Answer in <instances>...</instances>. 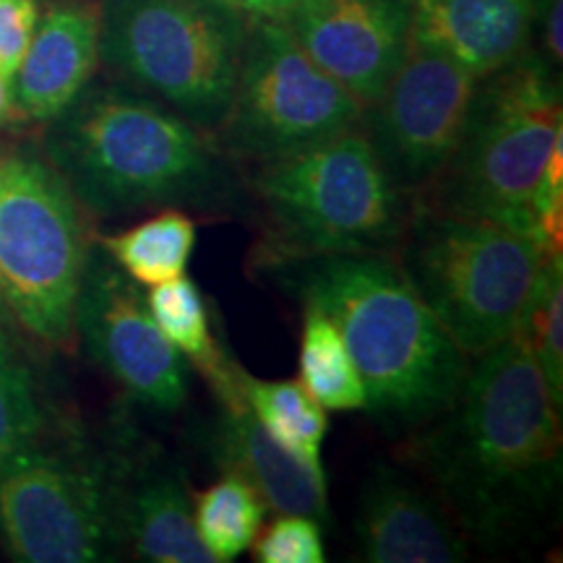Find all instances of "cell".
Here are the masks:
<instances>
[{
    "label": "cell",
    "mask_w": 563,
    "mask_h": 563,
    "mask_svg": "<svg viewBox=\"0 0 563 563\" xmlns=\"http://www.w3.org/2000/svg\"><path fill=\"white\" fill-rule=\"evenodd\" d=\"M100 58L180 118L217 133L241 70L245 24L214 0H102Z\"/></svg>",
    "instance_id": "52a82bcc"
},
{
    "label": "cell",
    "mask_w": 563,
    "mask_h": 563,
    "mask_svg": "<svg viewBox=\"0 0 563 563\" xmlns=\"http://www.w3.org/2000/svg\"><path fill=\"white\" fill-rule=\"evenodd\" d=\"M514 340L532 352L551 386L555 402L563 405V258L545 256L522 313Z\"/></svg>",
    "instance_id": "cb8c5ba5"
},
{
    "label": "cell",
    "mask_w": 563,
    "mask_h": 563,
    "mask_svg": "<svg viewBox=\"0 0 563 563\" xmlns=\"http://www.w3.org/2000/svg\"><path fill=\"white\" fill-rule=\"evenodd\" d=\"M196 245V222L183 209H159L152 220L100 238V249L139 287H154L186 274Z\"/></svg>",
    "instance_id": "ffe728a7"
},
{
    "label": "cell",
    "mask_w": 563,
    "mask_h": 563,
    "mask_svg": "<svg viewBox=\"0 0 563 563\" xmlns=\"http://www.w3.org/2000/svg\"><path fill=\"white\" fill-rule=\"evenodd\" d=\"M45 433L37 384L13 336L0 321V460L37 443Z\"/></svg>",
    "instance_id": "d4e9b609"
},
{
    "label": "cell",
    "mask_w": 563,
    "mask_h": 563,
    "mask_svg": "<svg viewBox=\"0 0 563 563\" xmlns=\"http://www.w3.org/2000/svg\"><path fill=\"white\" fill-rule=\"evenodd\" d=\"M300 384L323 410H365V386L340 329L327 313L302 306Z\"/></svg>",
    "instance_id": "7402d4cb"
},
{
    "label": "cell",
    "mask_w": 563,
    "mask_h": 563,
    "mask_svg": "<svg viewBox=\"0 0 563 563\" xmlns=\"http://www.w3.org/2000/svg\"><path fill=\"white\" fill-rule=\"evenodd\" d=\"M282 21L316 66L365 108L410 47L412 0H302Z\"/></svg>",
    "instance_id": "4fadbf2b"
},
{
    "label": "cell",
    "mask_w": 563,
    "mask_h": 563,
    "mask_svg": "<svg viewBox=\"0 0 563 563\" xmlns=\"http://www.w3.org/2000/svg\"><path fill=\"white\" fill-rule=\"evenodd\" d=\"M40 21L37 0H0V76L13 79Z\"/></svg>",
    "instance_id": "4316f807"
},
{
    "label": "cell",
    "mask_w": 563,
    "mask_h": 563,
    "mask_svg": "<svg viewBox=\"0 0 563 563\" xmlns=\"http://www.w3.org/2000/svg\"><path fill=\"white\" fill-rule=\"evenodd\" d=\"M47 125L45 157L89 214H220L241 203L238 175L211 133L150 95L125 87L84 89Z\"/></svg>",
    "instance_id": "7a4b0ae2"
},
{
    "label": "cell",
    "mask_w": 563,
    "mask_h": 563,
    "mask_svg": "<svg viewBox=\"0 0 563 563\" xmlns=\"http://www.w3.org/2000/svg\"><path fill=\"white\" fill-rule=\"evenodd\" d=\"M363 104L300 47L282 19H251L228 118L217 131L230 159L256 165L361 129Z\"/></svg>",
    "instance_id": "9c48e42d"
},
{
    "label": "cell",
    "mask_w": 563,
    "mask_h": 563,
    "mask_svg": "<svg viewBox=\"0 0 563 563\" xmlns=\"http://www.w3.org/2000/svg\"><path fill=\"white\" fill-rule=\"evenodd\" d=\"M243 19H285L302 0H214Z\"/></svg>",
    "instance_id": "83f0119b"
},
{
    "label": "cell",
    "mask_w": 563,
    "mask_h": 563,
    "mask_svg": "<svg viewBox=\"0 0 563 563\" xmlns=\"http://www.w3.org/2000/svg\"><path fill=\"white\" fill-rule=\"evenodd\" d=\"M110 475V473H108ZM118 543L150 563H214L194 525V498L180 464L157 446L129 456L110 475Z\"/></svg>",
    "instance_id": "5bb4252c"
},
{
    "label": "cell",
    "mask_w": 563,
    "mask_h": 563,
    "mask_svg": "<svg viewBox=\"0 0 563 563\" xmlns=\"http://www.w3.org/2000/svg\"><path fill=\"white\" fill-rule=\"evenodd\" d=\"M279 282L340 329L365 386V410L420 428L452 405L470 357L384 253L274 256Z\"/></svg>",
    "instance_id": "3957f363"
},
{
    "label": "cell",
    "mask_w": 563,
    "mask_h": 563,
    "mask_svg": "<svg viewBox=\"0 0 563 563\" xmlns=\"http://www.w3.org/2000/svg\"><path fill=\"white\" fill-rule=\"evenodd\" d=\"M243 399L279 446L316 470L329 433L327 410L298 382H262L243 373Z\"/></svg>",
    "instance_id": "44dd1931"
},
{
    "label": "cell",
    "mask_w": 563,
    "mask_h": 563,
    "mask_svg": "<svg viewBox=\"0 0 563 563\" xmlns=\"http://www.w3.org/2000/svg\"><path fill=\"white\" fill-rule=\"evenodd\" d=\"M563 144L559 68L525 51L477 81L456 152L422 203L485 217L538 241L532 194Z\"/></svg>",
    "instance_id": "277c9868"
},
{
    "label": "cell",
    "mask_w": 563,
    "mask_h": 563,
    "mask_svg": "<svg viewBox=\"0 0 563 563\" xmlns=\"http://www.w3.org/2000/svg\"><path fill=\"white\" fill-rule=\"evenodd\" d=\"M253 559L258 563H323L319 519L306 514H279L262 534L253 540Z\"/></svg>",
    "instance_id": "484cf974"
},
{
    "label": "cell",
    "mask_w": 563,
    "mask_h": 563,
    "mask_svg": "<svg viewBox=\"0 0 563 563\" xmlns=\"http://www.w3.org/2000/svg\"><path fill=\"white\" fill-rule=\"evenodd\" d=\"M144 298L159 332L188 363L199 368L203 382L214 391L217 405H243L245 371L238 363L228 361L217 344L207 300L196 282L183 274L178 279L150 287Z\"/></svg>",
    "instance_id": "d6986e66"
},
{
    "label": "cell",
    "mask_w": 563,
    "mask_h": 563,
    "mask_svg": "<svg viewBox=\"0 0 563 563\" xmlns=\"http://www.w3.org/2000/svg\"><path fill=\"white\" fill-rule=\"evenodd\" d=\"M0 540L21 563L102 561L118 543L108 470L40 441L3 456Z\"/></svg>",
    "instance_id": "30bf717a"
},
{
    "label": "cell",
    "mask_w": 563,
    "mask_h": 563,
    "mask_svg": "<svg viewBox=\"0 0 563 563\" xmlns=\"http://www.w3.org/2000/svg\"><path fill=\"white\" fill-rule=\"evenodd\" d=\"M473 361L412 456L462 532L496 551L530 538L559 501L563 405L514 336Z\"/></svg>",
    "instance_id": "6da1fadb"
},
{
    "label": "cell",
    "mask_w": 563,
    "mask_h": 563,
    "mask_svg": "<svg viewBox=\"0 0 563 563\" xmlns=\"http://www.w3.org/2000/svg\"><path fill=\"white\" fill-rule=\"evenodd\" d=\"M355 534L371 563H460L470 555L449 509L391 467H376L363 483Z\"/></svg>",
    "instance_id": "9a60e30c"
},
{
    "label": "cell",
    "mask_w": 563,
    "mask_h": 563,
    "mask_svg": "<svg viewBox=\"0 0 563 563\" xmlns=\"http://www.w3.org/2000/svg\"><path fill=\"white\" fill-rule=\"evenodd\" d=\"M100 60V16L84 5H60L37 21L19 70L13 104L19 115L51 123L87 89Z\"/></svg>",
    "instance_id": "e0dca14e"
},
{
    "label": "cell",
    "mask_w": 563,
    "mask_h": 563,
    "mask_svg": "<svg viewBox=\"0 0 563 563\" xmlns=\"http://www.w3.org/2000/svg\"><path fill=\"white\" fill-rule=\"evenodd\" d=\"M0 321L9 323L11 316H9V308H5V298H3V290H0Z\"/></svg>",
    "instance_id": "f546056e"
},
{
    "label": "cell",
    "mask_w": 563,
    "mask_h": 563,
    "mask_svg": "<svg viewBox=\"0 0 563 563\" xmlns=\"http://www.w3.org/2000/svg\"><path fill=\"white\" fill-rule=\"evenodd\" d=\"M251 186L272 224L266 258L386 253L397 249L412 209L361 129L264 162Z\"/></svg>",
    "instance_id": "8992f818"
},
{
    "label": "cell",
    "mask_w": 563,
    "mask_h": 563,
    "mask_svg": "<svg viewBox=\"0 0 563 563\" xmlns=\"http://www.w3.org/2000/svg\"><path fill=\"white\" fill-rule=\"evenodd\" d=\"M266 504L238 475H222L194 498V525L201 545L214 563H230L243 555L262 532Z\"/></svg>",
    "instance_id": "603a6c76"
},
{
    "label": "cell",
    "mask_w": 563,
    "mask_h": 563,
    "mask_svg": "<svg viewBox=\"0 0 563 563\" xmlns=\"http://www.w3.org/2000/svg\"><path fill=\"white\" fill-rule=\"evenodd\" d=\"M543 0H412V37L477 79L530 51Z\"/></svg>",
    "instance_id": "ac0fdd59"
},
{
    "label": "cell",
    "mask_w": 563,
    "mask_h": 563,
    "mask_svg": "<svg viewBox=\"0 0 563 563\" xmlns=\"http://www.w3.org/2000/svg\"><path fill=\"white\" fill-rule=\"evenodd\" d=\"M13 112H16V104H13L11 79H3V76H0V131H3L5 123L11 121Z\"/></svg>",
    "instance_id": "f1b7e54d"
},
{
    "label": "cell",
    "mask_w": 563,
    "mask_h": 563,
    "mask_svg": "<svg viewBox=\"0 0 563 563\" xmlns=\"http://www.w3.org/2000/svg\"><path fill=\"white\" fill-rule=\"evenodd\" d=\"M199 449L224 475H238L277 514L329 519L327 475L266 433L249 405H220L214 418L196 426Z\"/></svg>",
    "instance_id": "2e32d148"
},
{
    "label": "cell",
    "mask_w": 563,
    "mask_h": 563,
    "mask_svg": "<svg viewBox=\"0 0 563 563\" xmlns=\"http://www.w3.org/2000/svg\"><path fill=\"white\" fill-rule=\"evenodd\" d=\"M74 329L87 355L133 399L157 412L188 402V363L154 323L139 285L102 249H89Z\"/></svg>",
    "instance_id": "7c38bea8"
},
{
    "label": "cell",
    "mask_w": 563,
    "mask_h": 563,
    "mask_svg": "<svg viewBox=\"0 0 563 563\" xmlns=\"http://www.w3.org/2000/svg\"><path fill=\"white\" fill-rule=\"evenodd\" d=\"M87 253L79 201L45 152L0 150V290L11 321L47 347L74 340Z\"/></svg>",
    "instance_id": "ba28073f"
},
{
    "label": "cell",
    "mask_w": 563,
    "mask_h": 563,
    "mask_svg": "<svg viewBox=\"0 0 563 563\" xmlns=\"http://www.w3.org/2000/svg\"><path fill=\"white\" fill-rule=\"evenodd\" d=\"M397 262L443 332L473 361L514 336L545 251L501 222L415 201Z\"/></svg>",
    "instance_id": "5b68a950"
},
{
    "label": "cell",
    "mask_w": 563,
    "mask_h": 563,
    "mask_svg": "<svg viewBox=\"0 0 563 563\" xmlns=\"http://www.w3.org/2000/svg\"><path fill=\"white\" fill-rule=\"evenodd\" d=\"M477 76L446 53L410 37L397 74L363 110V133L386 178L405 196H420L439 178L460 144Z\"/></svg>",
    "instance_id": "8fae6325"
}]
</instances>
